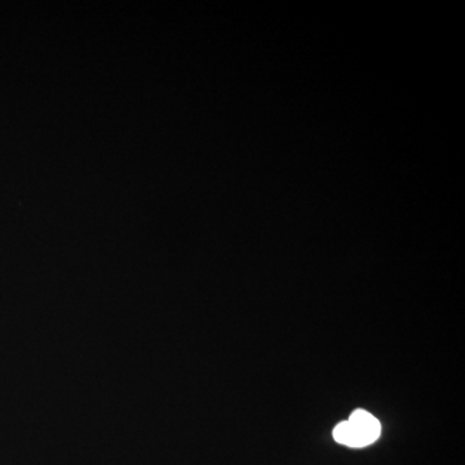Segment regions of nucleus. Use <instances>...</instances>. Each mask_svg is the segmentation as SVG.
Here are the masks:
<instances>
[{"instance_id":"obj_1","label":"nucleus","mask_w":465,"mask_h":465,"mask_svg":"<svg viewBox=\"0 0 465 465\" xmlns=\"http://www.w3.org/2000/svg\"><path fill=\"white\" fill-rule=\"evenodd\" d=\"M381 430L378 419L365 410H356L349 420L333 430V439L349 448H365L379 439Z\"/></svg>"}]
</instances>
